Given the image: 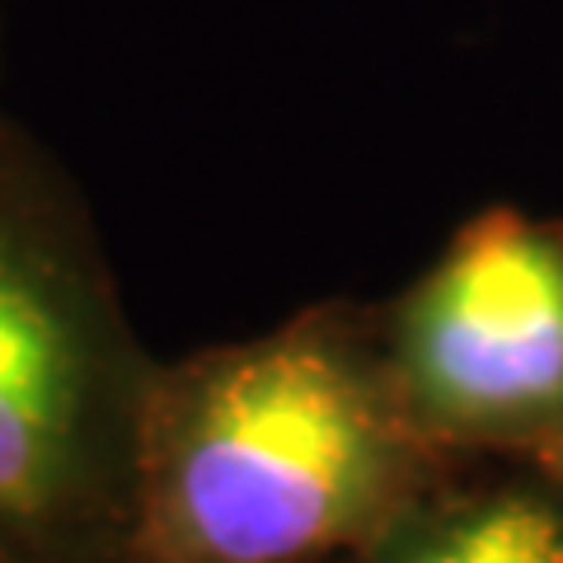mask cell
<instances>
[{"mask_svg":"<svg viewBox=\"0 0 563 563\" xmlns=\"http://www.w3.org/2000/svg\"><path fill=\"white\" fill-rule=\"evenodd\" d=\"M455 461L404 409L376 314L314 306L161 362L128 563H347Z\"/></svg>","mask_w":563,"mask_h":563,"instance_id":"1","label":"cell"},{"mask_svg":"<svg viewBox=\"0 0 563 563\" xmlns=\"http://www.w3.org/2000/svg\"><path fill=\"white\" fill-rule=\"evenodd\" d=\"M155 372L80 192L0 122V559L128 563Z\"/></svg>","mask_w":563,"mask_h":563,"instance_id":"2","label":"cell"},{"mask_svg":"<svg viewBox=\"0 0 563 563\" xmlns=\"http://www.w3.org/2000/svg\"><path fill=\"white\" fill-rule=\"evenodd\" d=\"M418 432L446 455L563 442V221L488 207L376 314Z\"/></svg>","mask_w":563,"mask_h":563,"instance_id":"3","label":"cell"},{"mask_svg":"<svg viewBox=\"0 0 563 563\" xmlns=\"http://www.w3.org/2000/svg\"><path fill=\"white\" fill-rule=\"evenodd\" d=\"M347 563H563V493L526 474L432 484Z\"/></svg>","mask_w":563,"mask_h":563,"instance_id":"4","label":"cell"},{"mask_svg":"<svg viewBox=\"0 0 563 563\" xmlns=\"http://www.w3.org/2000/svg\"><path fill=\"white\" fill-rule=\"evenodd\" d=\"M531 465H540V470H544V474H550V479H554V488L563 493V442H559L554 451H544L540 461H531Z\"/></svg>","mask_w":563,"mask_h":563,"instance_id":"5","label":"cell"},{"mask_svg":"<svg viewBox=\"0 0 563 563\" xmlns=\"http://www.w3.org/2000/svg\"><path fill=\"white\" fill-rule=\"evenodd\" d=\"M0 563H5V559H0Z\"/></svg>","mask_w":563,"mask_h":563,"instance_id":"6","label":"cell"}]
</instances>
